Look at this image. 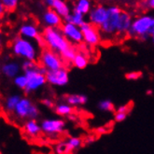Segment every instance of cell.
<instances>
[{
    "mask_svg": "<svg viewBox=\"0 0 154 154\" xmlns=\"http://www.w3.org/2000/svg\"><path fill=\"white\" fill-rule=\"evenodd\" d=\"M51 10L55 11L62 19L71 12V8L69 4L66 1H63V0H52Z\"/></svg>",
    "mask_w": 154,
    "mask_h": 154,
    "instance_id": "obj_17",
    "label": "cell"
},
{
    "mask_svg": "<svg viewBox=\"0 0 154 154\" xmlns=\"http://www.w3.org/2000/svg\"><path fill=\"white\" fill-rule=\"evenodd\" d=\"M130 110H131V107H130L129 105H122V106H120L119 107L117 108L116 112L124 113V114H127L128 115V113L130 112Z\"/></svg>",
    "mask_w": 154,
    "mask_h": 154,
    "instance_id": "obj_35",
    "label": "cell"
},
{
    "mask_svg": "<svg viewBox=\"0 0 154 154\" xmlns=\"http://www.w3.org/2000/svg\"><path fill=\"white\" fill-rule=\"evenodd\" d=\"M54 150H55L56 154H70L66 140L60 141L55 146V148H54Z\"/></svg>",
    "mask_w": 154,
    "mask_h": 154,
    "instance_id": "obj_29",
    "label": "cell"
},
{
    "mask_svg": "<svg viewBox=\"0 0 154 154\" xmlns=\"http://www.w3.org/2000/svg\"><path fill=\"white\" fill-rule=\"evenodd\" d=\"M42 23L45 27H60L63 23L62 18L52 10L48 8L46 11H44L41 16Z\"/></svg>",
    "mask_w": 154,
    "mask_h": 154,
    "instance_id": "obj_14",
    "label": "cell"
},
{
    "mask_svg": "<svg viewBox=\"0 0 154 154\" xmlns=\"http://www.w3.org/2000/svg\"><path fill=\"white\" fill-rule=\"evenodd\" d=\"M127 35L131 38H140L145 35H149L151 38L154 37V17L151 14H143L132 20Z\"/></svg>",
    "mask_w": 154,
    "mask_h": 154,
    "instance_id": "obj_3",
    "label": "cell"
},
{
    "mask_svg": "<svg viewBox=\"0 0 154 154\" xmlns=\"http://www.w3.org/2000/svg\"><path fill=\"white\" fill-rule=\"evenodd\" d=\"M38 66V65L35 62H33V61H26V60H24V61L23 62V64L21 65V70H23V72H26V71H28V70L35 69Z\"/></svg>",
    "mask_w": 154,
    "mask_h": 154,
    "instance_id": "obj_31",
    "label": "cell"
},
{
    "mask_svg": "<svg viewBox=\"0 0 154 154\" xmlns=\"http://www.w3.org/2000/svg\"><path fill=\"white\" fill-rule=\"evenodd\" d=\"M1 3H2L3 7L5 8V10L13 11L18 7L19 1H18V0H2Z\"/></svg>",
    "mask_w": 154,
    "mask_h": 154,
    "instance_id": "obj_30",
    "label": "cell"
},
{
    "mask_svg": "<svg viewBox=\"0 0 154 154\" xmlns=\"http://www.w3.org/2000/svg\"><path fill=\"white\" fill-rule=\"evenodd\" d=\"M80 31L82 34L83 41L89 46H96L100 43V34L97 27L91 24L90 23H84L80 27Z\"/></svg>",
    "mask_w": 154,
    "mask_h": 154,
    "instance_id": "obj_10",
    "label": "cell"
},
{
    "mask_svg": "<svg viewBox=\"0 0 154 154\" xmlns=\"http://www.w3.org/2000/svg\"><path fill=\"white\" fill-rule=\"evenodd\" d=\"M106 17H107L106 7L101 4L93 6L88 13L89 23L95 27H100L102 23L106 21Z\"/></svg>",
    "mask_w": 154,
    "mask_h": 154,
    "instance_id": "obj_11",
    "label": "cell"
},
{
    "mask_svg": "<svg viewBox=\"0 0 154 154\" xmlns=\"http://www.w3.org/2000/svg\"><path fill=\"white\" fill-rule=\"evenodd\" d=\"M41 132L51 137H55L64 133L66 129V121L63 119H44L41 121Z\"/></svg>",
    "mask_w": 154,
    "mask_h": 154,
    "instance_id": "obj_7",
    "label": "cell"
},
{
    "mask_svg": "<svg viewBox=\"0 0 154 154\" xmlns=\"http://www.w3.org/2000/svg\"><path fill=\"white\" fill-rule=\"evenodd\" d=\"M40 35L44 45L59 55L71 47V44L62 34L60 27H44Z\"/></svg>",
    "mask_w": 154,
    "mask_h": 154,
    "instance_id": "obj_1",
    "label": "cell"
},
{
    "mask_svg": "<svg viewBox=\"0 0 154 154\" xmlns=\"http://www.w3.org/2000/svg\"><path fill=\"white\" fill-rule=\"evenodd\" d=\"M88 102V97L82 94H72L66 96V103L71 106H84Z\"/></svg>",
    "mask_w": 154,
    "mask_h": 154,
    "instance_id": "obj_19",
    "label": "cell"
},
{
    "mask_svg": "<svg viewBox=\"0 0 154 154\" xmlns=\"http://www.w3.org/2000/svg\"><path fill=\"white\" fill-rule=\"evenodd\" d=\"M96 132L99 134H106L107 132V130H106V128L105 127V126H100V127H98L96 129Z\"/></svg>",
    "mask_w": 154,
    "mask_h": 154,
    "instance_id": "obj_37",
    "label": "cell"
},
{
    "mask_svg": "<svg viewBox=\"0 0 154 154\" xmlns=\"http://www.w3.org/2000/svg\"><path fill=\"white\" fill-rule=\"evenodd\" d=\"M107 11V17L106 21L102 23V25L99 27V34L100 37L108 38H112L113 35L117 34V27H118V23H119V18L120 14L122 12V8L118 6H109L106 7Z\"/></svg>",
    "mask_w": 154,
    "mask_h": 154,
    "instance_id": "obj_4",
    "label": "cell"
},
{
    "mask_svg": "<svg viewBox=\"0 0 154 154\" xmlns=\"http://www.w3.org/2000/svg\"><path fill=\"white\" fill-rule=\"evenodd\" d=\"M41 66H43L47 71L57 70L64 67L63 59L59 54L51 51L49 49H44L39 56Z\"/></svg>",
    "mask_w": 154,
    "mask_h": 154,
    "instance_id": "obj_8",
    "label": "cell"
},
{
    "mask_svg": "<svg viewBox=\"0 0 154 154\" xmlns=\"http://www.w3.org/2000/svg\"><path fill=\"white\" fill-rule=\"evenodd\" d=\"M142 77V73L140 71H130L125 74V78L128 80H137Z\"/></svg>",
    "mask_w": 154,
    "mask_h": 154,
    "instance_id": "obj_32",
    "label": "cell"
},
{
    "mask_svg": "<svg viewBox=\"0 0 154 154\" xmlns=\"http://www.w3.org/2000/svg\"><path fill=\"white\" fill-rule=\"evenodd\" d=\"M98 109L102 112H112L114 110V105L109 99H104L101 100L97 105Z\"/></svg>",
    "mask_w": 154,
    "mask_h": 154,
    "instance_id": "obj_26",
    "label": "cell"
},
{
    "mask_svg": "<svg viewBox=\"0 0 154 154\" xmlns=\"http://www.w3.org/2000/svg\"><path fill=\"white\" fill-rule=\"evenodd\" d=\"M60 29L62 34L64 35V37L69 43L80 44L83 41L82 34H81L79 27L71 23H64L60 27Z\"/></svg>",
    "mask_w": 154,
    "mask_h": 154,
    "instance_id": "obj_12",
    "label": "cell"
},
{
    "mask_svg": "<svg viewBox=\"0 0 154 154\" xmlns=\"http://www.w3.org/2000/svg\"><path fill=\"white\" fill-rule=\"evenodd\" d=\"M22 96L20 94H11L8 96L5 101V110L8 113H13L17 104L21 100Z\"/></svg>",
    "mask_w": 154,
    "mask_h": 154,
    "instance_id": "obj_22",
    "label": "cell"
},
{
    "mask_svg": "<svg viewBox=\"0 0 154 154\" xmlns=\"http://www.w3.org/2000/svg\"><path fill=\"white\" fill-rule=\"evenodd\" d=\"M2 45V32H1V29H0V47H1Z\"/></svg>",
    "mask_w": 154,
    "mask_h": 154,
    "instance_id": "obj_40",
    "label": "cell"
},
{
    "mask_svg": "<svg viewBox=\"0 0 154 154\" xmlns=\"http://www.w3.org/2000/svg\"><path fill=\"white\" fill-rule=\"evenodd\" d=\"M147 94L148 95H152L153 94V91L152 90H148L147 91Z\"/></svg>",
    "mask_w": 154,
    "mask_h": 154,
    "instance_id": "obj_41",
    "label": "cell"
},
{
    "mask_svg": "<svg viewBox=\"0 0 154 154\" xmlns=\"http://www.w3.org/2000/svg\"><path fill=\"white\" fill-rule=\"evenodd\" d=\"M92 7H93V4L91 1H89V0H79V1L75 3L73 11L85 16V15H88Z\"/></svg>",
    "mask_w": 154,
    "mask_h": 154,
    "instance_id": "obj_21",
    "label": "cell"
},
{
    "mask_svg": "<svg viewBox=\"0 0 154 154\" xmlns=\"http://www.w3.org/2000/svg\"><path fill=\"white\" fill-rule=\"evenodd\" d=\"M142 8H145L146 11L153 10V8H154V1H153V0H147V1L142 2Z\"/></svg>",
    "mask_w": 154,
    "mask_h": 154,
    "instance_id": "obj_36",
    "label": "cell"
},
{
    "mask_svg": "<svg viewBox=\"0 0 154 154\" xmlns=\"http://www.w3.org/2000/svg\"><path fill=\"white\" fill-rule=\"evenodd\" d=\"M13 114L20 120H37L39 117V108L28 97H22Z\"/></svg>",
    "mask_w": 154,
    "mask_h": 154,
    "instance_id": "obj_6",
    "label": "cell"
},
{
    "mask_svg": "<svg viewBox=\"0 0 154 154\" xmlns=\"http://www.w3.org/2000/svg\"><path fill=\"white\" fill-rule=\"evenodd\" d=\"M23 130L30 137H37L41 133L40 124L37 120H27L23 125Z\"/></svg>",
    "mask_w": 154,
    "mask_h": 154,
    "instance_id": "obj_18",
    "label": "cell"
},
{
    "mask_svg": "<svg viewBox=\"0 0 154 154\" xmlns=\"http://www.w3.org/2000/svg\"><path fill=\"white\" fill-rule=\"evenodd\" d=\"M127 118V114H124V113H120V112H116L114 115V120L117 122H124Z\"/></svg>",
    "mask_w": 154,
    "mask_h": 154,
    "instance_id": "obj_34",
    "label": "cell"
},
{
    "mask_svg": "<svg viewBox=\"0 0 154 154\" xmlns=\"http://www.w3.org/2000/svg\"><path fill=\"white\" fill-rule=\"evenodd\" d=\"M94 141H95V138H94V137H89L86 138L85 143H86V144H92V143H94Z\"/></svg>",
    "mask_w": 154,
    "mask_h": 154,
    "instance_id": "obj_38",
    "label": "cell"
},
{
    "mask_svg": "<svg viewBox=\"0 0 154 154\" xmlns=\"http://www.w3.org/2000/svg\"><path fill=\"white\" fill-rule=\"evenodd\" d=\"M47 73V70L41 66H38L35 69L28 70L23 72L27 79V84L23 92L25 94H30L37 92L43 86L46 85L47 81L45 75Z\"/></svg>",
    "mask_w": 154,
    "mask_h": 154,
    "instance_id": "obj_5",
    "label": "cell"
},
{
    "mask_svg": "<svg viewBox=\"0 0 154 154\" xmlns=\"http://www.w3.org/2000/svg\"><path fill=\"white\" fill-rule=\"evenodd\" d=\"M20 37L29 40H38L40 38V32L37 24L27 22L23 23L19 28Z\"/></svg>",
    "mask_w": 154,
    "mask_h": 154,
    "instance_id": "obj_13",
    "label": "cell"
},
{
    "mask_svg": "<svg viewBox=\"0 0 154 154\" xmlns=\"http://www.w3.org/2000/svg\"><path fill=\"white\" fill-rule=\"evenodd\" d=\"M67 118H68V120H70V121H74V120H76V116H74L73 114H71V115L67 116Z\"/></svg>",
    "mask_w": 154,
    "mask_h": 154,
    "instance_id": "obj_39",
    "label": "cell"
},
{
    "mask_svg": "<svg viewBox=\"0 0 154 154\" xmlns=\"http://www.w3.org/2000/svg\"><path fill=\"white\" fill-rule=\"evenodd\" d=\"M54 111L59 116H69L71 114H73L74 108L73 106H71L70 105L66 103H59L55 106H54Z\"/></svg>",
    "mask_w": 154,
    "mask_h": 154,
    "instance_id": "obj_23",
    "label": "cell"
},
{
    "mask_svg": "<svg viewBox=\"0 0 154 154\" xmlns=\"http://www.w3.org/2000/svg\"><path fill=\"white\" fill-rule=\"evenodd\" d=\"M132 20L133 19L131 15L127 11H122L119 18V23H118L117 34H127L132 23Z\"/></svg>",
    "mask_w": 154,
    "mask_h": 154,
    "instance_id": "obj_16",
    "label": "cell"
},
{
    "mask_svg": "<svg viewBox=\"0 0 154 154\" xmlns=\"http://www.w3.org/2000/svg\"><path fill=\"white\" fill-rule=\"evenodd\" d=\"M41 104L44 106H46L48 108H54V106H55V105H54V102L52 99L51 98H43L42 100H41Z\"/></svg>",
    "mask_w": 154,
    "mask_h": 154,
    "instance_id": "obj_33",
    "label": "cell"
},
{
    "mask_svg": "<svg viewBox=\"0 0 154 154\" xmlns=\"http://www.w3.org/2000/svg\"><path fill=\"white\" fill-rule=\"evenodd\" d=\"M13 84L20 90H24L27 84V79L25 77V75L23 74H19L17 75L14 79H13Z\"/></svg>",
    "mask_w": 154,
    "mask_h": 154,
    "instance_id": "obj_27",
    "label": "cell"
},
{
    "mask_svg": "<svg viewBox=\"0 0 154 154\" xmlns=\"http://www.w3.org/2000/svg\"><path fill=\"white\" fill-rule=\"evenodd\" d=\"M66 142L70 153L82 146V139L79 137H70L66 140Z\"/></svg>",
    "mask_w": 154,
    "mask_h": 154,
    "instance_id": "obj_25",
    "label": "cell"
},
{
    "mask_svg": "<svg viewBox=\"0 0 154 154\" xmlns=\"http://www.w3.org/2000/svg\"><path fill=\"white\" fill-rule=\"evenodd\" d=\"M72 64L79 69H84L89 64V60L83 52H77L75 58L72 61Z\"/></svg>",
    "mask_w": 154,
    "mask_h": 154,
    "instance_id": "obj_24",
    "label": "cell"
},
{
    "mask_svg": "<svg viewBox=\"0 0 154 154\" xmlns=\"http://www.w3.org/2000/svg\"><path fill=\"white\" fill-rule=\"evenodd\" d=\"M76 54H77L76 48H73V47L71 46L68 50H66L65 52H63L61 54V58L65 59V60H66L68 62H72V61H73V59L75 58Z\"/></svg>",
    "mask_w": 154,
    "mask_h": 154,
    "instance_id": "obj_28",
    "label": "cell"
},
{
    "mask_svg": "<svg viewBox=\"0 0 154 154\" xmlns=\"http://www.w3.org/2000/svg\"><path fill=\"white\" fill-rule=\"evenodd\" d=\"M21 66L15 61L6 62L0 67V72L8 79H14L17 75L20 74Z\"/></svg>",
    "mask_w": 154,
    "mask_h": 154,
    "instance_id": "obj_15",
    "label": "cell"
},
{
    "mask_svg": "<svg viewBox=\"0 0 154 154\" xmlns=\"http://www.w3.org/2000/svg\"><path fill=\"white\" fill-rule=\"evenodd\" d=\"M63 21L65 22V23H71V24H74V25L78 26V27H80L84 23H86L85 16L77 12V11H72L65 18H63Z\"/></svg>",
    "mask_w": 154,
    "mask_h": 154,
    "instance_id": "obj_20",
    "label": "cell"
},
{
    "mask_svg": "<svg viewBox=\"0 0 154 154\" xmlns=\"http://www.w3.org/2000/svg\"><path fill=\"white\" fill-rule=\"evenodd\" d=\"M45 78H46L47 83L51 86L64 87L69 82V73L66 67H62L57 70L47 71Z\"/></svg>",
    "mask_w": 154,
    "mask_h": 154,
    "instance_id": "obj_9",
    "label": "cell"
},
{
    "mask_svg": "<svg viewBox=\"0 0 154 154\" xmlns=\"http://www.w3.org/2000/svg\"><path fill=\"white\" fill-rule=\"evenodd\" d=\"M13 55L26 61L35 62L39 56V46L34 40L17 37L11 44Z\"/></svg>",
    "mask_w": 154,
    "mask_h": 154,
    "instance_id": "obj_2",
    "label": "cell"
}]
</instances>
